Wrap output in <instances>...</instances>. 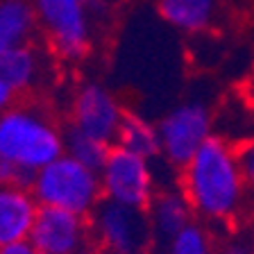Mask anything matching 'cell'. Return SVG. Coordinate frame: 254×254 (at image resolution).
<instances>
[{
	"label": "cell",
	"instance_id": "cell-1",
	"mask_svg": "<svg viewBox=\"0 0 254 254\" xmlns=\"http://www.w3.org/2000/svg\"><path fill=\"white\" fill-rule=\"evenodd\" d=\"M177 186L184 190L193 213L204 222L234 220L248 193L236 143L213 134L180 170Z\"/></svg>",
	"mask_w": 254,
	"mask_h": 254
},
{
	"label": "cell",
	"instance_id": "cell-2",
	"mask_svg": "<svg viewBox=\"0 0 254 254\" xmlns=\"http://www.w3.org/2000/svg\"><path fill=\"white\" fill-rule=\"evenodd\" d=\"M66 152V129L37 102H16L0 114V154L11 164L21 184Z\"/></svg>",
	"mask_w": 254,
	"mask_h": 254
},
{
	"label": "cell",
	"instance_id": "cell-3",
	"mask_svg": "<svg viewBox=\"0 0 254 254\" xmlns=\"http://www.w3.org/2000/svg\"><path fill=\"white\" fill-rule=\"evenodd\" d=\"M30 190L39 206L62 209L84 218H91L102 202L100 173L86 168L66 152L32 177Z\"/></svg>",
	"mask_w": 254,
	"mask_h": 254
},
{
	"label": "cell",
	"instance_id": "cell-4",
	"mask_svg": "<svg viewBox=\"0 0 254 254\" xmlns=\"http://www.w3.org/2000/svg\"><path fill=\"white\" fill-rule=\"evenodd\" d=\"M39 34L53 57L77 64L93 48V16L100 7L93 0H34Z\"/></svg>",
	"mask_w": 254,
	"mask_h": 254
},
{
	"label": "cell",
	"instance_id": "cell-5",
	"mask_svg": "<svg viewBox=\"0 0 254 254\" xmlns=\"http://www.w3.org/2000/svg\"><path fill=\"white\" fill-rule=\"evenodd\" d=\"M213 125H216V116L206 102L184 100L175 105L157 123L161 159L173 168L182 170L193 159V154L216 134Z\"/></svg>",
	"mask_w": 254,
	"mask_h": 254
},
{
	"label": "cell",
	"instance_id": "cell-6",
	"mask_svg": "<svg viewBox=\"0 0 254 254\" xmlns=\"http://www.w3.org/2000/svg\"><path fill=\"white\" fill-rule=\"evenodd\" d=\"M100 184L102 200H111L143 211H148L150 202L159 190L154 161L116 145L111 148L105 166L100 168Z\"/></svg>",
	"mask_w": 254,
	"mask_h": 254
},
{
	"label": "cell",
	"instance_id": "cell-7",
	"mask_svg": "<svg viewBox=\"0 0 254 254\" xmlns=\"http://www.w3.org/2000/svg\"><path fill=\"white\" fill-rule=\"evenodd\" d=\"M91 229L102 252L145 254L154 245L148 211L102 200L91 213Z\"/></svg>",
	"mask_w": 254,
	"mask_h": 254
},
{
	"label": "cell",
	"instance_id": "cell-8",
	"mask_svg": "<svg viewBox=\"0 0 254 254\" xmlns=\"http://www.w3.org/2000/svg\"><path fill=\"white\" fill-rule=\"evenodd\" d=\"M125 114L127 109L123 107L116 91H111L102 82L89 79L82 82L70 95L68 127L114 145Z\"/></svg>",
	"mask_w": 254,
	"mask_h": 254
},
{
	"label": "cell",
	"instance_id": "cell-9",
	"mask_svg": "<svg viewBox=\"0 0 254 254\" xmlns=\"http://www.w3.org/2000/svg\"><path fill=\"white\" fill-rule=\"evenodd\" d=\"M39 254H95V236L91 220L62 209L41 206L30 234Z\"/></svg>",
	"mask_w": 254,
	"mask_h": 254
},
{
	"label": "cell",
	"instance_id": "cell-10",
	"mask_svg": "<svg viewBox=\"0 0 254 254\" xmlns=\"http://www.w3.org/2000/svg\"><path fill=\"white\" fill-rule=\"evenodd\" d=\"M39 209L41 206L27 184H0V248L27 241Z\"/></svg>",
	"mask_w": 254,
	"mask_h": 254
},
{
	"label": "cell",
	"instance_id": "cell-11",
	"mask_svg": "<svg viewBox=\"0 0 254 254\" xmlns=\"http://www.w3.org/2000/svg\"><path fill=\"white\" fill-rule=\"evenodd\" d=\"M193 209L180 186H164L157 190L148 206V218L152 236L157 243H168L173 236L193 222Z\"/></svg>",
	"mask_w": 254,
	"mask_h": 254
},
{
	"label": "cell",
	"instance_id": "cell-12",
	"mask_svg": "<svg viewBox=\"0 0 254 254\" xmlns=\"http://www.w3.org/2000/svg\"><path fill=\"white\" fill-rule=\"evenodd\" d=\"M46 77V57L34 43L0 48V79L14 93L34 91Z\"/></svg>",
	"mask_w": 254,
	"mask_h": 254
},
{
	"label": "cell",
	"instance_id": "cell-13",
	"mask_svg": "<svg viewBox=\"0 0 254 254\" xmlns=\"http://www.w3.org/2000/svg\"><path fill=\"white\" fill-rule=\"evenodd\" d=\"M222 0H157L159 16L184 34H204L218 21Z\"/></svg>",
	"mask_w": 254,
	"mask_h": 254
},
{
	"label": "cell",
	"instance_id": "cell-14",
	"mask_svg": "<svg viewBox=\"0 0 254 254\" xmlns=\"http://www.w3.org/2000/svg\"><path fill=\"white\" fill-rule=\"evenodd\" d=\"M39 18L34 0H0V48L34 43Z\"/></svg>",
	"mask_w": 254,
	"mask_h": 254
},
{
	"label": "cell",
	"instance_id": "cell-15",
	"mask_svg": "<svg viewBox=\"0 0 254 254\" xmlns=\"http://www.w3.org/2000/svg\"><path fill=\"white\" fill-rule=\"evenodd\" d=\"M114 145L132 154H138L143 159H150V161L161 157V141H159L157 123L148 121L145 116L129 109H127L125 118L121 123V129H118Z\"/></svg>",
	"mask_w": 254,
	"mask_h": 254
},
{
	"label": "cell",
	"instance_id": "cell-16",
	"mask_svg": "<svg viewBox=\"0 0 254 254\" xmlns=\"http://www.w3.org/2000/svg\"><path fill=\"white\" fill-rule=\"evenodd\" d=\"M111 148L114 145H109V143L86 136V134L77 132L73 127H66V154L73 157L75 161H79V164H84L86 168L95 170V173H100V168L105 166Z\"/></svg>",
	"mask_w": 254,
	"mask_h": 254
},
{
	"label": "cell",
	"instance_id": "cell-17",
	"mask_svg": "<svg viewBox=\"0 0 254 254\" xmlns=\"http://www.w3.org/2000/svg\"><path fill=\"white\" fill-rule=\"evenodd\" d=\"M166 254H213L211 234L200 222H190L164 245Z\"/></svg>",
	"mask_w": 254,
	"mask_h": 254
},
{
	"label": "cell",
	"instance_id": "cell-18",
	"mask_svg": "<svg viewBox=\"0 0 254 254\" xmlns=\"http://www.w3.org/2000/svg\"><path fill=\"white\" fill-rule=\"evenodd\" d=\"M236 154H238V166H241V173H243L245 186H248V190H254V136L238 143Z\"/></svg>",
	"mask_w": 254,
	"mask_h": 254
},
{
	"label": "cell",
	"instance_id": "cell-19",
	"mask_svg": "<svg viewBox=\"0 0 254 254\" xmlns=\"http://www.w3.org/2000/svg\"><path fill=\"white\" fill-rule=\"evenodd\" d=\"M218 254H254V243L248 238H232L229 243H225Z\"/></svg>",
	"mask_w": 254,
	"mask_h": 254
},
{
	"label": "cell",
	"instance_id": "cell-20",
	"mask_svg": "<svg viewBox=\"0 0 254 254\" xmlns=\"http://www.w3.org/2000/svg\"><path fill=\"white\" fill-rule=\"evenodd\" d=\"M0 254H39V250L32 245V241H18V243H11L0 248Z\"/></svg>",
	"mask_w": 254,
	"mask_h": 254
},
{
	"label": "cell",
	"instance_id": "cell-21",
	"mask_svg": "<svg viewBox=\"0 0 254 254\" xmlns=\"http://www.w3.org/2000/svg\"><path fill=\"white\" fill-rule=\"evenodd\" d=\"M16 102H18V93H14V91H11L9 86L0 79V114L7 111L9 107H14Z\"/></svg>",
	"mask_w": 254,
	"mask_h": 254
},
{
	"label": "cell",
	"instance_id": "cell-22",
	"mask_svg": "<svg viewBox=\"0 0 254 254\" xmlns=\"http://www.w3.org/2000/svg\"><path fill=\"white\" fill-rule=\"evenodd\" d=\"M9 182H18V175L11 168V164L0 154V184H9Z\"/></svg>",
	"mask_w": 254,
	"mask_h": 254
},
{
	"label": "cell",
	"instance_id": "cell-23",
	"mask_svg": "<svg viewBox=\"0 0 254 254\" xmlns=\"http://www.w3.org/2000/svg\"><path fill=\"white\" fill-rule=\"evenodd\" d=\"M225 2H248V0H225Z\"/></svg>",
	"mask_w": 254,
	"mask_h": 254
},
{
	"label": "cell",
	"instance_id": "cell-24",
	"mask_svg": "<svg viewBox=\"0 0 254 254\" xmlns=\"http://www.w3.org/2000/svg\"><path fill=\"white\" fill-rule=\"evenodd\" d=\"M252 100H254V77H252Z\"/></svg>",
	"mask_w": 254,
	"mask_h": 254
},
{
	"label": "cell",
	"instance_id": "cell-25",
	"mask_svg": "<svg viewBox=\"0 0 254 254\" xmlns=\"http://www.w3.org/2000/svg\"><path fill=\"white\" fill-rule=\"evenodd\" d=\"M102 254H114V252H102Z\"/></svg>",
	"mask_w": 254,
	"mask_h": 254
}]
</instances>
